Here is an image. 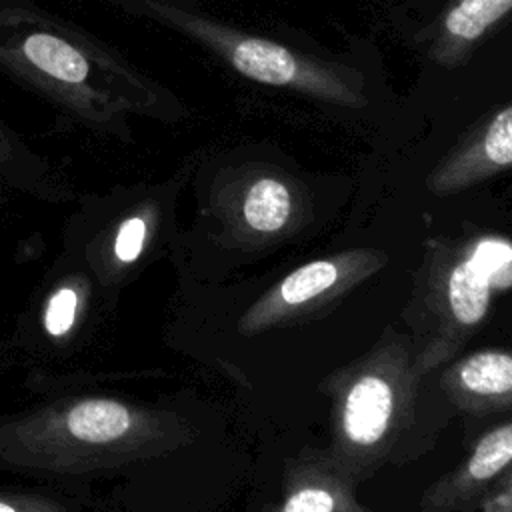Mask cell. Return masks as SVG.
Returning <instances> with one entry per match:
<instances>
[{
  "instance_id": "cell-1",
  "label": "cell",
  "mask_w": 512,
  "mask_h": 512,
  "mask_svg": "<svg viewBox=\"0 0 512 512\" xmlns=\"http://www.w3.org/2000/svg\"><path fill=\"white\" fill-rule=\"evenodd\" d=\"M0 62L96 122H112L114 114L126 110L112 96L138 106L128 98V84H120L130 80L126 68L116 66L78 32L50 24L46 16L18 10L0 14Z\"/></svg>"
},
{
  "instance_id": "cell-2",
  "label": "cell",
  "mask_w": 512,
  "mask_h": 512,
  "mask_svg": "<svg viewBox=\"0 0 512 512\" xmlns=\"http://www.w3.org/2000/svg\"><path fill=\"white\" fill-rule=\"evenodd\" d=\"M150 8L164 20L210 46L234 70L250 80L292 88L350 108H360L366 102L358 88V78L348 70L310 60L272 40L242 34L164 2H150Z\"/></svg>"
},
{
  "instance_id": "cell-3",
  "label": "cell",
  "mask_w": 512,
  "mask_h": 512,
  "mask_svg": "<svg viewBox=\"0 0 512 512\" xmlns=\"http://www.w3.org/2000/svg\"><path fill=\"white\" fill-rule=\"evenodd\" d=\"M378 266L376 256L370 252H346L302 264L272 286L246 312L242 330H268L278 322L310 312L328 298L342 294Z\"/></svg>"
},
{
  "instance_id": "cell-4",
  "label": "cell",
  "mask_w": 512,
  "mask_h": 512,
  "mask_svg": "<svg viewBox=\"0 0 512 512\" xmlns=\"http://www.w3.org/2000/svg\"><path fill=\"white\" fill-rule=\"evenodd\" d=\"M398 384L384 368L362 370L346 388L340 410L338 430L348 452L370 454L392 432L398 412Z\"/></svg>"
},
{
  "instance_id": "cell-5",
  "label": "cell",
  "mask_w": 512,
  "mask_h": 512,
  "mask_svg": "<svg viewBox=\"0 0 512 512\" xmlns=\"http://www.w3.org/2000/svg\"><path fill=\"white\" fill-rule=\"evenodd\" d=\"M508 168H512V102L468 134L434 168L428 188L436 194H452Z\"/></svg>"
},
{
  "instance_id": "cell-6",
  "label": "cell",
  "mask_w": 512,
  "mask_h": 512,
  "mask_svg": "<svg viewBox=\"0 0 512 512\" xmlns=\"http://www.w3.org/2000/svg\"><path fill=\"white\" fill-rule=\"evenodd\" d=\"M510 10L512 0H454L442 14L432 58L458 66Z\"/></svg>"
},
{
  "instance_id": "cell-7",
  "label": "cell",
  "mask_w": 512,
  "mask_h": 512,
  "mask_svg": "<svg viewBox=\"0 0 512 512\" xmlns=\"http://www.w3.org/2000/svg\"><path fill=\"white\" fill-rule=\"evenodd\" d=\"M508 464H512V422L502 424L482 436L466 464L444 484L442 498H438V502L452 504L458 498L476 492L482 484L498 476Z\"/></svg>"
},
{
  "instance_id": "cell-8",
  "label": "cell",
  "mask_w": 512,
  "mask_h": 512,
  "mask_svg": "<svg viewBox=\"0 0 512 512\" xmlns=\"http://www.w3.org/2000/svg\"><path fill=\"white\" fill-rule=\"evenodd\" d=\"M456 384L476 406H508L512 404V356L498 350L476 352L458 366Z\"/></svg>"
},
{
  "instance_id": "cell-9",
  "label": "cell",
  "mask_w": 512,
  "mask_h": 512,
  "mask_svg": "<svg viewBox=\"0 0 512 512\" xmlns=\"http://www.w3.org/2000/svg\"><path fill=\"white\" fill-rule=\"evenodd\" d=\"M294 212L290 186L278 176H256L242 196V218L258 234H276L286 228Z\"/></svg>"
},
{
  "instance_id": "cell-10",
  "label": "cell",
  "mask_w": 512,
  "mask_h": 512,
  "mask_svg": "<svg viewBox=\"0 0 512 512\" xmlns=\"http://www.w3.org/2000/svg\"><path fill=\"white\" fill-rule=\"evenodd\" d=\"M490 282L476 270L470 258L460 260L448 276L446 298L454 320L460 326H476L488 312Z\"/></svg>"
},
{
  "instance_id": "cell-11",
  "label": "cell",
  "mask_w": 512,
  "mask_h": 512,
  "mask_svg": "<svg viewBox=\"0 0 512 512\" xmlns=\"http://www.w3.org/2000/svg\"><path fill=\"white\" fill-rule=\"evenodd\" d=\"M130 426L128 410L112 400H86L68 414L70 432L84 442H110Z\"/></svg>"
},
{
  "instance_id": "cell-12",
  "label": "cell",
  "mask_w": 512,
  "mask_h": 512,
  "mask_svg": "<svg viewBox=\"0 0 512 512\" xmlns=\"http://www.w3.org/2000/svg\"><path fill=\"white\" fill-rule=\"evenodd\" d=\"M354 502L334 482L314 478L292 488L282 500L280 512H354Z\"/></svg>"
},
{
  "instance_id": "cell-13",
  "label": "cell",
  "mask_w": 512,
  "mask_h": 512,
  "mask_svg": "<svg viewBox=\"0 0 512 512\" xmlns=\"http://www.w3.org/2000/svg\"><path fill=\"white\" fill-rule=\"evenodd\" d=\"M470 262L490 282V286H502L512 278V246L504 240L486 238L478 242L470 254Z\"/></svg>"
},
{
  "instance_id": "cell-14",
  "label": "cell",
  "mask_w": 512,
  "mask_h": 512,
  "mask_svg": "<svg viewBox=\"0 0 512 512\" xmlns=\"http://www.w3.org/2000/svg\"><path fill=\"white\" fill-rule=\"evenodd\" d=\"M74 312H76V294L70 288L58 290L46 310V328L50 334L60 336L64 334L72 322H74Z\"/></svg>"
},
{
  "instance_id": "cell-15",
  "label": "cell",
  "mask_w": 512,
  "mask_h": 512,
  "mask_svg": "<svg viewBox=\"0 0 512 512\" xmlns=\"http://www.w3.org/2000/svg\"><path fill=\"white\" fill-rule=\"evenodd\" d=\"M144 236H146V224H144L142 218L126 220L120 226L118 236H116V244H114L116 256L122 262H132L140 254V250H142Z\"/></svg>"
},
{
  "instance_id": "cell-16",
  "label": "cell",
  "mask_w": 512,
  "mask_h": 512,
  "mask_svg": "<svg viewBox=\"0 0 512 512\" xmlns=\"http://www.w3.org/2000/svg\"><path fill=\"white\" fill-rule=\"evenodd\" d=\"M6 136H12L8 130H6V126H2V122H0V148L6 144Z\"/></svg>"
},
{
  "instance_id": "cell-17",
  "label": "cell",
  "mask_w": 512,
  "mask_h": 512,
  "mask_svg": "<svg viewBox=\"0 0 512 512\" xmlns=\"http://www.w3.org/2000/svg\"><path fill=\"white\" fill-rule=\"evenodd\" d=\"M0 512H16L12 506H8V504H4V502H0Z\"/></svg>"
}]
</instances>
